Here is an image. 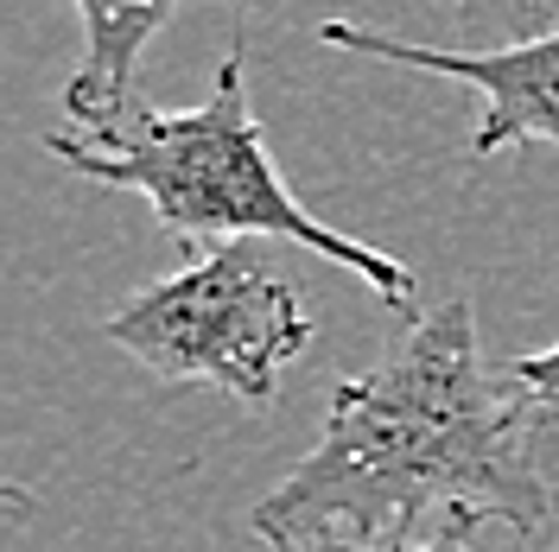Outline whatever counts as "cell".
<instances>
[{
	"mask_svg": "<svg viewBox=\"0 0 559 552\" xmlns=\"http://www.w3.org/2000/svg\"><path fill=\"white\" fill-rule=\"evenodd\" d=\"M464 51H496V45H527V38L559 33V0H452Z\"/></svg>",
	"mask_w": 559,
	"mask_h": 552,
	"instance_id": "cell-7",
	"label": "cell"
},
{
	"mask_svg": "<svg viewBox=\"0 0 559 552\" xmlns=\"http://www.w3.org/2000/svg\"><path fill=\"white\" fill-rule=\"evenodd\" d=\"M502 369L522 387L527 457H534V470L547 477V489L559 495V344L534 349V356H515V362H502Z\"/></svg>",
	"mask_w": 559,
	"mask_h": 552,
	"instance_id": "cell-6",
	"label": "cell"
},
{
	"mask_svg": "<svg viewBox=\"0 0 559 552\" xmlns=\"http://www.w3.org/2000/svg\"><path fill=\"white\" fill-rule=\"evenodd\" d=\"M103 337L159 381H204L242 407H274L280 375L312 349V317L261 248L223 242L115 305Z\"/></svg>",
	"mask_w": 559,
	"mask_h": 552,
	"instance_id": "cell-3",
	"label": "cell"
},
{
	"mask_svg": "<svg viewBox=\"0 0 559 552\" xmlns=\"http://www.w3.org/2000/svg\"><path fill=\"white\" fill-rule=\"evenodd\" d=\"M83 20V64L64 83V115L83 134H121L134 121V76L146 45L173 26L185 0H70ZM254 7V0H236Z\"/></svg>",
	"mask_w": 559,
	"mask_h": 552,
	"instance_id": "cell-5",
	"label": "cell"
},
{
	"mask_svg": "<svg viewBox=\"0 0 559 552\" xmlns=\"http://www.w3.org/2000/svg\"><path fill=\"white\" fill-rule=\"evenodd\" d=\"M477 520L464 515H445V527L432 533V540H318V547H299V552H477Z\"/></svg>",
	"mask_w": 559,
	"mask_h": 552,
	"instance_id": "cell-8",
	"label": "cell"
},
{
	"mask_svg": "<svg viewBox=\"0 0 559 552\" xmlns=\"http://www.w3.org/2000/svg\"><path fill=\"white\" fill-rule=\"evenodd\" d=\"M318 38L337 51H356V58H382L401 70H432V76L471 83L484 103L477 134H471V159L559 146V33L527 38V45H496V51H464V45H407V38L376 33L362 20H324Z\"/></svg>",
	"mask_w": 559,
	"mask_h": 552,
	"instance_id": "cell-4",
	"label": "cell"
},
{
	"mask_svg": "<svg viewBox=\"0 0 559 552\" xmlns=\"http://www.w3.org/2000/svg\"><path fill=\"white\" fill-rule=\"evenodd\" d=\"M45 153L90 184L140 191L159 216V229L178 242H293L356 274L382 305L414 311L419 299V279L388 248H369L344 229H331V223H318L293 197V184L280 178L267 134L248 108L242 38H229L216 83L198 108L134 115V128H121V134H45Z\"/></svg>",
	"mask_w": 559,
	"mask_h": 552,
	"instance_id": "cell-2",
	"label": "cell"
},
{
	"mask_svg": "<svg viewBox=\"0 0 559 552\" xmlns=\"http://www.w3.org/2000/svg\"><path fill=\"white\" fill-rule=\"evenodd\" d=\"M554 489L527 457L522 387L477 344V305L445 299L376 369L331 387L318 445L280 477L248 533L274 552L401 540L426 508L540 533Z\"/></svg>",
	"mask_w": 559,
	"mask_h": 552,
	"instance_id": "cell-1",
	"label": "cell"
}]
</instances>
